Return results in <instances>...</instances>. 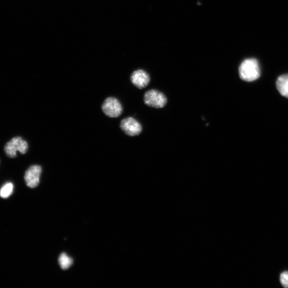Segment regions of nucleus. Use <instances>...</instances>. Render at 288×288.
<instances>
[{
    "mask_svg": "<svg viewBox=\"0 0 288 288\" xmlns=\"http://www.w3.org/2000/svg\"><path fill=\"white\" fill-rule=\"evenodd\" d=\"M239 75L242 80L252 82L257 79L260 75V70L258 61L254 58L246 59L241 64Z\"/></svg>",
    "mask_w": 288,
    "mask_h": 288,
    "instance_id": "f257e3e1",
    "label": "nucleus"
},
{
    "mask_svg": "<svg viewBox=\"0 0 288 288\" xmlns=\"http://www.w3.org/2000/svg\"><path fill=\"white\" fill-rule=\"evenodd\" d=\"M29 149L28 143L25 140L19 137L12 138L6 143L5 147L6 154L9 158H15L17 152L22 154L27 152Z\"/></svg>",
    "mask_w": 288,
    "mask_h": 288,
    "instance_id": "f03ea898",
    "label": "nucleus"
},
{
    "mask_svg": "<svg viewBox=\"0 0 288 288\" xmlns=\"http://www.w3.org/2000/svg\"><path fill=\"white\" fill-rule=\"evenodd\" d=\"M143 100L148 106L156 109L163 108L167 102L165 95L156 90L147 91L144 95Z\"/></svg>",
    "mask_w": 288,
    "mask_h": 288,
    "instance_id": "7ed1b4c3",
    "label": "nucleus"
},
{
    "mask_svg": "<svg viewBox=\"0 0 288 288\" xmlns=\"http://www.w3.org/2000/svg\"><path fill=\"white\" fill-rule=\"evenodd\" d=\"M122 107L120 102L114 97L108 98L102 106V110L110 117H119L122 112Z\"/></svg>",
    "mask_w": 288,
    "mask_h": 288,
    "instance_id": "20e7f679",
    "label": "nucleus"
},
{
    "mask_svg": "<svg viewBox=\"0 0 288 288\" xmlns=\"http://www.w3.org/2000/svg\"><path fill=\"white\" fill-rule=\"evenodd\" d=\"M42 168L40 166L34 165L26 172L24 179L26 185L30 188H36L40 182Z\"/></svg>",
    "mask_w": 288,
    "mask_h": 288,
    "instance_id": "39448f33",
    "label": "nucleus"
},
{
    "mask_svg": "<svg viewBox=\"0 0 288 288\" xmlns=\"http://www.w3.org/2000/svg\"><path fill=\"white\" fill-rule=\"evenodd\" d=\"M120 128L123 132L129 136H135L139 135L142 131L140 123L133 117H128L122 120Z\"/></svg>",
    "mask_w": 288,
    "mask_h": 288,
    "instance_id": "423d86ee",
    "label": "nucleus"
},
{
    "mask_svg": "<svg viewBox=\"0 0 288 288\" xmlns=\"http://www.w3.org/2000/svg\"><path fill=\"white\" fill-rule=\"evenodd\" d=\"M131 81L139 89L147 87L150 82V77L148 73L143 70H137L130 77Z\"/></svg>",
    "mask_w": 288,
    "mask_h": 288,
    "instance_id": "0eeeda50",
    "label": "nucleus"
},
{
    "mask_svg": "<svg viewBox=\"0 0 288 288\" xmlns=\"http://www.w3.org/2000/svg\"><path fill=\"white\" fill-rule=\"evenodd\" d=\"M276 85L280 94L288 98V74L279 76L278 78Z\"/></svg>",
    "mask_w": 288,
    "mask_h": 288,
    "instance_id": "6e6552de",
    "label": "nucleus"
},
{
    "mask_svg": "<svg viewBox=\"0 0 288 288\" xmlns=\"http://www.w3.org/2000/svg\"><path fill=\"white\" fill-rule=\"evenodd\" d=\"M58 263L63 270H67L73 264V260L65 253L61 254L58 258Z\"/></svg>",
    "mask_w": 288,
    "mask_h": 288,
    "instance_id": "1a4fd4ad",
    "label": "nucleus"
},
{
    "mask_svg": "<svg viewBox=\"0 0 288 288\" xmlns=\"http://www.w3.org/2000/svg\"><path fill=\"white\" fill-rule=\"evenodd\" d=\"M14 186L11 182L7 183L0 191V196L3 198H7L12 194Z\"/></svg>",
    "mask_w": 288,
    "mask_h": 288,
    "instance_id": "9d476101",
    "label": "nucleus"
},
{
    "mask_svg": "<svg viewBox=\"0 0 288 288\" xmlns=\"http://www.w3.org/2000/svg\"><path fill=\"white\" fill-rule=\"evenodd\" d=\"M280 282L284 287H288V272L285 271L281 273Z\"/></svg>",
    "mask_w": 288,
    "mask_h": 288,
    "instance_id": "9b49d317",
    "label": "nucleus"
}]
</instances>
